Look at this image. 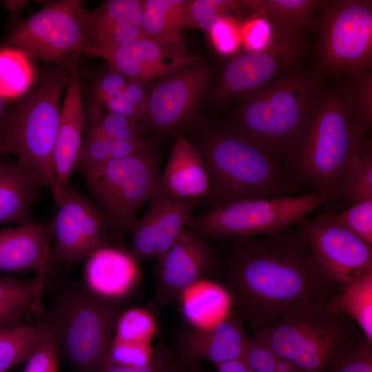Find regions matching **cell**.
<instances>
[{
	"label": "cell",
	"instance_id": "5bb4252c",
	"mask_svg": "<svg viewBox=\"0 0 372 372\" xmlns=\"http://www.w3.org/2000/svg\"><path fill=\"white\" fill-rule=\"evenodd\" d=\"M58 211L52 221L54 242L52 259L69 269L110 247V234L97 205L80 194L70 183L55 201Z\"/></svg>",
	"mask_w": 372,
	"mask_h": 372
},
{
	"label": "cell",
	"instance_id": "f907efd6",
	"mask_svg": "<svg viewBox=\"0 0 372 372\" xmlns=\"http://www.w3.org/2000/svg\"><path fill=\"white\" fill-rule=\"evenodd\" d=\"M298 370H299L298 368L292 362L285 358L278 357L276 363V372H295Z\"/></svg>",
	"mask_w": 372,
	"mask_h": 372
},
{
	"label": "cell",
	"instance_id": "c3c4849f",
	"mask_svg": "<svg viewBox=\"0 0 372 372\" xmlns=\"http://www.w3.org/2000/svg\"><path fill=\"white\" fill-rule=\"evenodd\" d=\"M147 138L139 137L131 139H114L110 141V159L120 158L130 156L141 149Z\"/></svg>",
	"mask_w": 372,
	"mask_h": 372
},
{
	"label": "cell",
	"instance_id": "7402d4cb",
	"mask_svg": "<svg viewBox=\"0 0 372 372\" xmlns=\"http://www.w3.org/2000/svg\"><path fill=\"white\" fill-rule=\"evenodd\" d=\"M86 286L94 292L121 300L140 280L138 263L128 251L107 247L87 258L85 267Z\"/></svg>",
	"mask_w": 372,
	"mask_h": 372
},
{
	"label": "cell",
	"instance_id": "816d5d0a",
	"mask_svg": "<svg viewBox=\"0 0 372 372\" xmlns=\"http://www.w3.org/2000/svg\"><path fill=\"white\" fill-rule=\"evenodd\" d=\"M28 2V1H3L2 4L14 16L18 14Z\"/></svg>",
	"mask_w": 372,
	"mask_h": 372
},
{
	"label": "cell",
	"instance_id": "30bf717a",
	"mask_svg": "<svg viewBox=\"0 0 372 372\" xmlns=\"http://www.w3.org/2000/svg\"><path fill=\"white\" fill-rule=\"evenodd\" d=\"M318 65L337 81L372 72V1H322L318 11Z\"/></svg>",
	"mask_w": 372,
	"mask_h": 372
},
{
	"label": "cell",
	"instance_id": "5b68a950",
	"mask_svg": "<svg viewBox=\"0 0 372 372\" xmlns=\"http://www.w3.org/2000/svg\"><path fill=\"white\" fill-rule=\"evenodd\" d=\"M363 141L351 109L347 80L324 87L291 160L298 179L336 198L339 184Z\"/></svg>",
	"mask_w": 372,
	"mask_h": 372
},
{
	"label": "cell",
	"instance_id": "83f0119b",
	"mask_svg": "<svg viewBox=\"0 0 372 372\" xmlns=\"http://www.w3.org/2000/svg\"><path fill=\"white\" fill-rule=\"evenodd\" d=\"M326 304L353 320L372 344V271L341 286Z\"/></svg>",
	"mask_w": 372,
	"mask_h": 372
},
{
	"label": "cell",
	"instance_id": "b9f144b4",
	"mask_svg": "<svg viewBox=\"0 0 372 372\" xmlns=\"http://www.w3.org/2000/svg\"><path fill=\"white\" fill-rule=\"evenodd\" d=\"M153 349L149 343L125 340L114 336L107 361L125 366H141L150 360Z\"/></svg>",
	"mask_w": 372,
	"mask_h": 372
},
{
	"label": "cell",
	"instance_id": "4dcf8cb0",
	"mask_svg": "<svg viewBox=\"0 0 372 372\" xmlns=\"http://www.w3.org/2000/svg\"><path fill=\"white\" fill-rule=\"evenodd\" d=\"M187 0H145L143 30L146 37L181 35Z\"/></svg>",
	"mask_w": 372,
	"mask_h": 372
},
{
	"label": "cell",
	"instance_id": "8d00e7d4",
	"mask_svg": "<svg viewBox=\"0 0 372 372\" xmlns=\"http://www.w3.org/2000/svg\"><path fill=\"white\" fill-rule=\"evenodd\" d=\"M156 330L152 316L140 308L125 310L116 324L114 336L125 340L149 343Z\"/></svg>",
	"mask_w": 372,
	"mask_h": 372
},
{
	"label": "cell",
	"instance_id": "ac0fdd59",
	"mask_svg": "<svg viewBox=\"0 0 372 372\" xmlns=\"http://www.w3.org/2000/svg\"><path fill=\"white\" fill-rule=\"evenodd\" d=\"M200 202L174 197L161 183L131 233L129 254L138 263L147 259L158 260L187 227L192 212Z\"/></svg>",
	"mask_w": 372,
	"mask_h": 372
},
{
	"label": "cell",
	"instance_id": "9c48e42d",
	"mask_svg": "<svg viewBox=\"0 0 372 372\" xmlns=\"http://www.w3.org/2000/svg\"><path fill=\"white\" fill-rule=\"evenodd\" d=\"M90 10L81 1H52L14 25L0 46L18 49L31 59L76 75L81 54L90 45Z\"/></svg>",
	"mask_w": 372,
	"mask_h": 372
},
{
	"label": "cell",
	"instance_id": "681fc988",
	"mask_svg": "<svg viewBox=\"0 0 372 372\" xmlns=\"http://www.w3.org/2000/svg\"><path fill=\"white\" fill-rule=\"evenodd\" d=\"M217 372H252L242 360H234L216 366Z\"/></svg>",
	"mask_w": 372,
	"mask_h": 372
},
{
	"label": "cell",
	"instance_id": "52a82bcc",
	"mask_svg": "<svg viewBox=\"0 0 372 372\" xmlns=\"http://www.w3.org/2000/svg\"><path fill=\"white\" fill-rule=\"evenodd\" d=\"M254 335L300 372H328L338 358L365 339L353 320L322 301L292 307Z\"/></svg>",
	"mask_w": 372,
	"mask_h": 372
},
{
	"label": "cell",
	"instance_id": "f35d334b",
	"mask_svg": "<svg viewBox=\"0 0 372 372\" xmlns=\"http://www.w3.org/2000/svg\"><path fill=\"white\" fill-rule=\"evenodd\" d=\"M87 134L110 140H125L142 136L136 121L112 112L104 116H100L95 112L92 122H90Z\"/></svg>",
	"mask_w": 372,
	"mask_h": 372
},
{
	"label": "cell",
	"instance_id": "603a6c76",
	"mask_svg": "<svg viewBox=\"0 0 372 372\" xmlns=\"http://www.w3.org/2000/svg\"><path fill=\"white\" fill-rule=\"evenodd\" d=\"M162 185L174 197L207 199L209 176L199 152L185 136L176 138L164 172Z\"/></svg>",
	"mask_w": 372,
	"mask_h": 372
},
{
	"label": "cell",
	"instance_id": "7c38bea8",
	"mask_svg": "<svg viewBox=\"0 0 372 372\" xmlns=\"http://www.w3.org/2000/svg\"><path fill=\"white\" fill-rule=\"evenodd\" d=\"M329 199L316 191L298 196L239 200L192 215L187 227L212 239L267 236L304 220Z\"/></svg>",
	"mask_w": 372,
	"mask_h": 372
},
{
	"label": "cell",
	"instance_id": "7a4b0ae2",
	"mask_svg": "<svg viewBox=\"0 0 372 372\" xmlns=\"http://www.w3.org/2000/svg\"><path fill=\"white\" fill-rule=\"evenodd\" d=\"M189 140L209 176L207 200L214 207L232 202L289 196L298 185L293 173L269 152L225 121H203Z\"/></svg>",
	"mask_w": 372,
	"mask_h": 372
},
{
	"label": "cell",
	"instance_id": "277c9868",
	"mask_svg": "<svg viewBox=\"0 0 372 372\" xmlns=\"http://www.w3.org/2000/svg\"><path fill=\"white\" fill-rule=\"evenodd\" d=\"M56 66L45 68L32 88L0 118V152L13 154L39 187L53 194L56 184L54 147L60 102L72 77Z\"/></svg>",
	"mask_w": 372,
	"mask_h": 372
},
{
	"label": "cell",
	"instance_id": "e0dca14e",
	"mask_svg": "<svg viewBox=\"0 0 372 372\" xmlns=\"http://www.w3.org/2000/svg\"><path fill=\"white\" fill-rule=\"evenodd\" d=\"M158 261L156 298L166 306L194 283L217 275L219 256L207 238L187 227Z\"/></svg>",
	"mask_w": 372,
	"mask_h": 372
},
{
	"label": "cell",
	"instance_id": "2e32d148",
	"mask_svg": "<svg viewBox=\"0 0 372 372\" xmlns=\"http://www.w3.org/2000/svg\"><path fill=\"white\" fill-rule=\"evenodd\" d=\"M87 53L107 60L129 79L146 83L158 81L198 58L189 52L181 35L143 37L112 48Z\"/></svg>",
	"mask_w": 372,
	"mask_h": 372
},
{
	"label": "cell",
	"instance_id": "f1b7e54d",
	"mask_svg": "<svg viewBox=\"0 0 372 372\" xmlns=\"http://www.w3.org/2000/svg\"><path fill=\"white\" fill-rule=\"evenodd\" d=\"M21 50L0 46V96L7 101L24 96L35 83L36 72L31 61Z\"/></svg>",
	"mask_w": 372,
	"mask_h": 372
},
{
	"label": "cell",
	"instance_id": "f546056e",
	"mask_svg": "<svg viewBox=\"0 0 372 372\" xmlns=\"http://www.w3.org/2000/svg\"><path fill=\"white\" fill-rule=\"evenodd\" d=\"M337 198L353 204L372 199V143L362 141L338 186Z\"/></svg>",
	"mask_w": 372,
	"mask_h": 372
},
{
	"label": "cell",
	"instance_id": "484cf974",
	"mask_svg": "<svg viewBox=\"0 0 372 372\" xmlns=\"http://www.w3.org/2000/svg\"><path fill=\"white\" fill-rule=\"evenodd\" d=\"M251 9L275 25L303 33L317 28L319 0H246Z\"/></svg>",
	"mask_w": 372,
	"mask_h": 372
},
{
	"label": "cell",
	"instance_id": "8992f818",
	"mask_svg": "<svg viewBox=\"0 0 372 372\" xmlns=\"http://www.w3.org/2000/svg\"><path fill=\"white\" fill-rule=\"evenodd\" d=\"M121 300L99 295L86 285H61L41 320L56 342L59 359L77 372H95L108 360Z\"/></svg>",
	"mask_w": 372,
	"mask_h": 372
},
{
	"label": "cell",
	"instance_id": "ffe728a7",
	"mask_svg": "<svg viewBox=\"0 0 372 372\" xmlns=\"http://www.w3.org/2000/svg\"><path fill=\"white\" fill-rule=\"evenodd\" d=\"M53 224L31 220L0 229V270H34L47 278L54 262L50 247Z\"/></svg>",
	"mask_w": 372,
	"mask_h": 372
},
{
	"label": "cell",
	"instance_id": "e575fe53",
	"mask_svg": "<svg viewBox=\"0 0 372 372\" xmlns=\"http://www.w3.org/2000/svg\"><path fill=\"white\" fill-rule=\"evenodd\" d=\"M347 81L354 120L363 136L372 126V72L356 80Z\"/></svg>",
	"mask_w": 372,
	"mask_h": 372
},
{
	"label": "cell",
	"instance_id": "ba28073f",
	"mask_svg": "<svg viewBox=\"0 0 372 372\" xmlns=\"http://www.w3.org/2000/svg\"><path fill=\"white\" fill-rule=\"evenodd\" d=\"M161 143L147 137L145 145L130 156L78 168L111 236L120 238L133 231L138 211L161 184Z\"/></svg>",
	"mask_w": 372,
	"mask_h": 372
},
{
	"label": "cell",
	"instance_id": "8fae6325",
	"mask_svg": "<svg viewBox=\"0 0 372 372\" xmlns=\"http://www.w3.org/2000/svg\"><path fill=\"white\" fill-rule=\"evenodd\" d=\"M214 74L203 57L149 86L140 132L161 142L189 135L203 121L200 106L212 89Z\"/></svg>",
	"mask_w": 372,
	"mask_h": 372
},
{
	"label": "cell",
	"instance_id": "cb8c5ba5",
	"mask_svg": "<svg viewBox=\"0 0 372 372\" xmlns=\"http://www.w3.org/2000/svg\"><path fill=\"white\" fill-rule=\"evenodd\" d=\"M39 185L17 161L0 160V223L19 225L32 219L31 207L38 197Z\"/></svg>",
	"mask_w": 372,
	"mask_h": 372
},
{
	"label": "cell",
	"instance_id": "bcb514c9",
	"mask_svg": "<svg viewBox=\"0 0 372 372\" xmlns=\"http://www.w3.org/2000/svg\"><path fill=\"white\" fill-rule=\"evenodd\" d=\"M209 33L214 45L220 52L229 54L237 48L238 32L230 18L220 21Z\"/></svg>",
	"mask_w": 372,
	"mask_h": 372
},
{
	"label": "cell",
	"instance_id": "4316f807",
	"mask_svg": "<svg viewBox=\"0 0 372 372\" xmlns=\"http://www.w3.org/2000/svg\"><path fill=\"white\" fill-rule=\"evenodd\" d=\"M47 278L0 277V324L23 322L25 315L40 303Z\"/></svg>",
	"mask_w": 372,
	"mask_h": 372
},
{
	"label": "cell",
	"instance_id": "7dc6e473",
	"mask_svg": "<svg viewBox=\"0 0 372 372\" xmlns=\"http://www.w3.org/2000/svg\"><path fill=\"white\" fill-rule=\"evenodd\" d=\"M149 88L148 83L130 79L126 86L121 91L125 99L136 110L140 121L142 119L145 112Z\"/></svg>",
	"mask_w": 372,
	"mask_h": 372
},
{
	"label": "cell",
	"instance_id": "11a10c76",
	"mask_svg": "<svg viewBox=\"0 0 372 372\" xmlns=\"http://www.w3.org/2000/svg\"><path fill=\"white\" fill-rule=\"evenodd\" d=\"M0 156H2V154L1 153V152H0Z\"/></svg>",
	"mask_w": 372,
	"mask_h": 372
},
{
	"label": "cell",
	"instance_id": "db71d44e",
	"mask_svg": "<svg viewBox=\"0 0 372 372\" xmlns=\"http://www.w3.org/2000/svg\"><path fill=\"white\" fill-rule=\"evenodd\" d=\"M187 372H203V371L200 369L198 364H194V365L189 366Z\"/></svg>",
	"mask_w": 372,
	"mask_h": 372
},
{
	"label": "cell",
	"instance_id": "9a60e30c",
	"mask_svg": "<svg viewBox=\"0 0 372 372\" xmlns=\"http://www.w3.org/2000/svg\"><path fill=\"white\" fill-rule=\"evenodd\" d=\"M298 224L320 270L336 286L372 271V245L338 225L330 210Z\"/></svg>",
	"mask_w": 372,
	"mask_h": 372
},
{
	"label": "cell",
	"instance_id": "836d02e7",
	"mask_svg": "<svg viewBox=\"0 0 372 372\" xmlns=\"http://www.w3.org/2000/svg\"><path fill=\"white\" fill-rule=\"evenodd\" d=\"M189 364L174 348L161 343L153 349L150 360L138 366L107 362L95 372H187Z\"/></svg>",
	"mask_w": 372,
	"mask_h": 372
},
{
	"label": "cell",
	"instance_id": "d6a6232c",
	"mask_svg": "<svg viewBox=\"0 0 372 372\" xmlns=\"http://www.w3.org/2000/svg\"><path fill=\"white\" fill-rule=\"evenodd\" d=\"M246 8L244 1L187 0L184 29L196 28L207 32L232 11Z\"/></svg>",
	"mask_w": 372,
	"mask_h": 372
},
{
	"label": "cell",
	"instance_id": "44dd1931",
	"mask_svg": "<svg viewBox=\"0 0 372 372\" xmlns=\"http://www.w3.org/2000/svg\"><path fill=\"white\" fill-rule=\"evenodd\" d=\"M85 127V113L82 102V85L80 74L74 75L66 89L61 107L59 125L56 136L54 163L56 184L52 194L55 201L63 186L76 168Z\"/></svg>",
	"mask_w": 372,
	"mask_h": 372
},
{
	"label": "cell",
	"instance_id": "f5cc1de1",
	"mask_svg": "<svg viewBox=\"0 0 372 372\" xmlns=\"http://www.w3.org/2000/svg\"><path fill=\"white\" fill-rule=\"evenodd\" d=\"M8 101L6 100L3 97L0 96V118L1 116L3 115V112L6 110L7 107V102Z\"/></svg>",
	"mask_w": 372,
	"mask_h": 372
},
{
	"label": "cell",
	"instance_id": "d6986e66",
	"mask_svg": "<svg viewBox=\"0 0 372 372\" xmlns=\"http://www.w3.org/2000/svg\"><path fill=\"white\" fill-rule=\"evenodd\" d=\"M249 339L241 320L228 314L211 327L181 331L174 348L189 366L207 360L216 367L227 362L242 360Z\"/></svg>",
	"mask_w": 372,
	"mask_h": 372
},
{
	"label": "cell",
	"instance_id": "ab89813d",
	"mask_svg": "<svg viewBox=\"0 0 372 372\" xmlns=\"http://www.w3.org/2000/svg\"><path fill=\"white\" fill-rule=\"evenodd\" d=\"M330 211L338 225L372 245V199L355 203L340 214Z\"/></svg>",
	"mask_w": 372,
	"mask_h": 372
},
{
	"label": "cell",
	"instance_id": "1f68e13d",
	"mask_svg": "<svg viewBox=\"0 0 372 372\" xmlns=\"http://www.w3.org/2000/svg\"><path fill=\"white\" fill-rule=\"evenodd\" d=\"M37 324H0V372L25 362L37 342Z\"/></svg>",
	"mask_w": 372,
	"mask_h": 372
},
{
	"label": "cell",
	"instance_id": "9f6ffc18",
	"mask_svg": "<svg viewBox=\"0 0 372 372\" xmlns=\"http://www.w3.org/2000/svg\"><path fill=\"white\" fill-rule=\"evenodd\" d=\"M295 372H300V371L299 370H298V371H295Z\"/></svg>",
	"mask_w": 372,
	"mask_h": 372
},
{
	"label": "cell",
	"instance_id": "d590c367",
	"mask_svg": "<svg viewBox=\"0 0 372 372\" xmlns=\"http://www.w3.org/2000/svg\"><path fill=\"white\" fill-rule=\"evenodd\" d=\"M39 332L36 347L25 362L22 372H59V355L54 338L41 320L37 322Z\"/></svg>",
	"mask_w": 372,
	"mask_h": 372
},
{
	"label": "cell",
	"instance_id": "f6af8a7d",
	"mask_svg": "<svg viewBox=\"0 0 372 372\" xmlns=\"http://www.w3.org/2000/svg\"><path fill=\"white\" fill-rule=\"evenodd\" d=\"M110 139L87 134L83 138L76 168L102 163L110 160Z\"/></svg>",
	"mask_w": 372,
	"mask_h": 372
},
{
	"label": "cell",
	"instance_id": "3957f363",
	"mask_svg": "<svg viewBox=\"0 0 372 372\" xmlns=\"http://www.w3.org/2000/svg\"><path fill=\"white\" fill-rule=\"evenodd\" d=\"M320 67H294L264 87L239 99L226 121L279 161L293 158L321 93Z\"/></svg>",
	"mask_w": 372,
	"mask_h": 372
},
{
	"label": "cell",
	"instance_id": "d4e9b609",
	"mask_svg": "<svg viewBox=\"0 0 372 372\" xmlns=\"http://www.w3.org/2000/svg\"><path fill=\"white\" fill-rule=\"evenodd\" d=\"M178 299L185 318L197 329L211 327L225 318L231 300L225 287L207 279L188 287Z\"/></svg>",
	"mask_w": 372,
	"mask_h": 372
},
{
	"label": "cell",
	"instance_id": "ee69618b",
	"mask_svg": "<svg viewBox=\"0 0 372 372\" xmlns=\"http://www.w3.org/2000/svg\"><path fill=\"white\" fill-rule=\"evenodd\" d=\"M278 356L261 339L254 335L250 338L242 358L252 372H276Z\"/></svg>",
	"mask_w": 372,
	"mask_h": 372
},
{
	"label": "cell",
	"instance_id": "74e56055",
	"mask_svg": "<svg viewBox=\"0 0 372 372\" xmlns=\"http://www.w3.org/2000/svg\"><path fill=\"white\" fill-rule=\"evenodd\" d=\"M107 63L95 74L87 87V96L93 107L105 106L110 99L123 90L130 80Z\"/></svg>",
	"mask_w": 372,
	"mask_h": 372
},
{
	"label": "cell",
	"instance_id": "7bdbcfd3",
	"mask_svg": "<svg viewBox=\"0 0 372 372\" xmlns=\"http://www.w3.org/2000/svg\"><path fill=\"white\" fill-rule=\"evenodd\" d=\"M328 372H372V344L364 339L338 358Z\"/></svg>",
	"mask_w": 372,
	"mask_h": 372
},
{
	"label": "cell",
	"instance_id": "60d3db41",
	"mask_svg": "<svg viewBox=\"0 0 372 372\" xmlns=\"http://www.w3.org/2000/svg\"><path fill=\"white\" fill-rule=\"evenodd\" d=\"M145 0H110L94 10L100 19L114 23H130L143 29Z\"/></svg>",
	"mask_w": 372,
	"mask_h": 372
},
{
	"label": "cell",
	"instance_id": "6da1fadb",
	"mask_svg": "<svg viewBox=\"0 0 372 372\" xmlns=\"http://www.w3.org/2000/svg\"><path fill=\"white\" fill-rule=\"evenodd\" d=\"M285 229L261 239L234 238L217 275L254 331L306 301L327 302L337 292L300 231Z\"/></svg>",
	"mask_w": 372,
	"mask_h": 372
},
{
	"label": "cell",
	"instance_id": "4fadbf2b",
	"mask_svg": "<svg viewBox=\"0 0 372 372\" xmlns=\"http://www.w3.org/2000/svg\"><path fill=\"white\" fill-rule=\"evenodd\" d=\"M269 25L271 33L265 46L236 56L221 71L210 92L212 102L218 109L301 64L307 45L303 33Z\"/></svg>",
	"mask_w": 372,
	"mask_h": 372
}]
</instances>
